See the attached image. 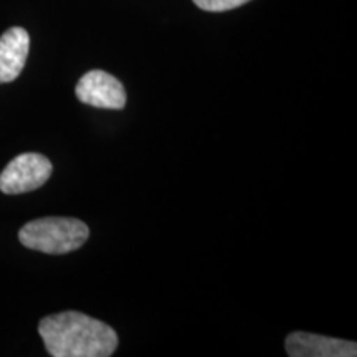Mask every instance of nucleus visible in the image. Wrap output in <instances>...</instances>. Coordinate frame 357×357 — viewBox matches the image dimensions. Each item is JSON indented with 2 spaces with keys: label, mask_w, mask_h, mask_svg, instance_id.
<instances>
[{
  "label": "nucleus",
  "mask_w": 357,
  "mask_h": 357,
  "mask_svg": "<svg viewBox=\"0 0 357 357\" xmlns=\"http://www.w3.org/2000/svg\"><path fill=\"white\" fill-rule=\"evenodd\" d=\"M38 333L53 357H109L118 349V334L109 324L78 311L47 316Z\"/></svg>",
  "instance_id": "1"
},
{
  "label": "nucleus",
  "mask_w": 357,
  "mask_h": 357,
  "mask_svg": "<svg viewBox=\"0 0 357 357\" xmlns=\"http://www.w3.org/2000/svg\"><path fill=\"white\" fill-rule=\"evenodd\" d=\"M89 229L86 223L70 217H45L29 222L19 231L24 247L47 255H66L86 243Z\"/></svg>",
  "instance_id": "2"
},
{
  "label": "nucleus",
  "mask_w": 357,
  "mask_h": 357,
  "mask_svg": "<svg viewBox=\"0 0 357 357\" xmlns=\"http://www.w3.org/2000/svg\"><path fill=\"white\" fill-rule=\"evenodd\" d=\"M52 172L50 159L45 155L37 153L20 154L12 159L0 174V190L8 195L37 190L47 184Z\"/></svg>",
  "instance_id": "3"
},
{
  "label": "nucleus",
  "mask_w": 357,
  "mask_h": 357,
  "mask_svg": "<svg viewBox=\"0 0 357 357\" xmlns=\"http://www.w3.org/2000/svg\"><path fill=\"white\" fill-rule=\"evenodd\" d=\"M77 98L84 105L100 109L119 111L126 106L128 96L123 83L102 70H91L79 78Z\"/></svg>",
  "instance_id": "4"
},
{
  "label": "nucleus",
  "mask_w": 357,
  "mask_h": 357,
  "mask_svg": "<svg viewBox=\"0 0 357 357\" xmlns=\"http://www.w3.org/2000/svg\"><path fill=\"white\" fill-rule=\"evenodd\" d=\"M287 352L291 357H356L357 344L344 339L318 336L310 333H291L287 337Z\"/></svg>",
  "instance_id": "5"
},
{
  "label": "nucleus",
  "mask_w": 357,
  "mask_h": 357,
  "mask_svg": "<svg viewBox=\"0 0 357 357\" xmlns=\"http://www.w3.org/2000/svg\"><path fill=\"white\" fill-rule=\"evenodd\" d=\"M30 50V35L22 26H12L0 37V83L20 77Z\"/></svg>",
  "instance_id": "6"
},
{
  "label": "nucleus",
  "mask_w": 357,
  "mask_h": 357,
  "mask_svg": "<svg viewBox=\"0 0 357 357\" xmlns=\"http://www.w3.org/2000/svg\"><path fill=\"white\" fill-rule=\"evenodd\" d=\"M247 2H250V0H194L195 6L207 12L231 10V8L243 6Z\"/></svg>",
  "instance_id": "7"
}]
</instances>
